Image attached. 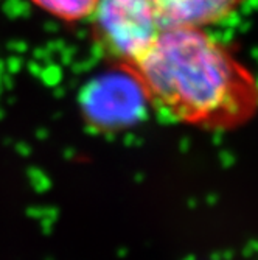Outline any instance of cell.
Masks as SVG:
<instances>
[{
  "instance_id": "obj_1",
  "label": "cell",
  "mask_w": 258,
  "mask_h": 260,
  "mask_svg": "<svg viewBox=\"0 0 258 260\" xmlns=\"http://www.w3.org/2000/svg\"><path fill=\"white\" fill-rule=\"evenodd\" d=\"M122 69L137 80L148 106L171 122L227 131L258 109L252 74L202 27H163L150 49Z\"/></svg>"
},
{
  "instance_id": "obj_5",
  "label": "cell",
  "mask_w": 258,
  "mask_h": 260,
  "mask_svg": "<svg viewBox=\"0 0 258 260\" xmlns=\"http://www.w3.org/2000/svg\"><path fill=\"white\" fill-rule=\"evenodd\" d=\"M38 8L65 22L89 19L98 0H30Z\"/></svg>"
},
{
  "instance_id": "obj_3",
  "label": "cell",
  "mask_w": 258,
  "mask_h": 260,
  "mask_svg": "<svg viewBox=\"0 0 258 260\" xmlns=\"http://www.w3.org/2000/svg\"><path fill=\"white\" fill-rule=\"evenodd\" d=\"M122 69V67H120ZM123 75H112L93 83L84 102L87 115L95 123L106 126L134 120L138 111L148 106L137 80L122 69Z\"/></svg>"
},
{
  "instance_id": "obj_4",
  "label": "cell",
  "mask_w": 258,
  "mask_h": 260,
  "mask_svg": "<svg viewBox=\"0 0 258 260\" xmlns=\"http://www.w3.org/2000/svg\"><path fill=\"white\" fill-rule=\"evenodd\" d=\"M163 25L205 27L227 17L243 0H153Z\"/></svg>"
},
{
  "instance_id": "obj_2",
  "label": "cell",
  "mask_w": 258,
  "mask_h": 260,
  "mask_svg": "<svg viewBox=\"0 0 258 260\" xmlns=\"http://www.w3.org/2000/svg\"><path fill=\"white\" fill-rule=\"evenodd\" d=\"M89 20L97 47L119 67L135 62L165 27L153 0H98Z\"/></svg>"
}]
</instances>
